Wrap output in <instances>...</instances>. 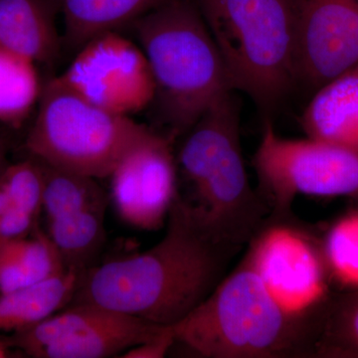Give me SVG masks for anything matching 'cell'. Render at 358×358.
Instances as JSON below:
<instances>
[{"mask_svg":"<svg viewBox=\"0 0 358 358\" xmlns=\"http://www.w3.org/2000/svg\"><path fill=\"white\" fill-rule=\"evenodd\" d=\"M8 243L24 270L29 285L55 277L67 268L50 237L39 229L29 237Z\"/></svg>","mask_w":358,"mask_h":358,"instance_id":"603a6c76","label":"cell"},{"mask_svg":"<svg viewBox=\"0 0 358 358\" xmlns=\"http://www.w3.org/2000/svg\"><path fill=\"white\" fill-rule=\"evenodd\" d=\"M152 248L85 270L71 303H87L162 327L185 319L243 250L211 232L178 195Z\"/></svg>","mask_w":358,"mask_h":358,"instance_id":"6da1fadb","label":"cell"},{"mask_svg":"<svg viewBox=\"0 0 358 358\" xmlns=\"http://www.w3.org/2000/svg\"><path fill=\"white\" fill-rule=\"evenodd\" d=\"M150 129L96 107L56 77L43 86L25 145L32 157L47 166L108 178Z\"/></svg>","mask_w":358,"mask_h":358,"instance_id":"8992f818","label":"cell"},{"mask_svg":"<svg viewBox=\"0 0 358 358\" xmlns=\"http://www.w3.org/2000/svg\"><path fill=\"white\" fill-rule=\"evenodd\" d=\"M61 80L96 107L129 117L154 103L155 84L140 45L119 31L103 33L78 49Z\"/></svg>","mask_w":358,"mask_h":358,"instance_id":"30bf717a","label":"cell"},{"mask_svg":"<svg viewBox=\"0 0 358 358\" xmlns=\"http://www.w3.org/2000/svg\"><path fill=\"white\" fill-rule=\"evenodd\" d=\"M301 124L308 138L358 152V64L313 92Z\"/></svg>","mask_w":358,"mask_h":358,"instance_id":"4fadbf2b","label":"cell"},{"mask_svg":"<svg viewBox=\"0 0 358 358\" xmlns=\"http://www.w3.org/2000/svg\"><path fill=\"white\" fill-rule=\"evenodd\" d=\"M240 109L236 91L225 94L183 136L176 162L188 192L181 199L213 234L245 248L271 209L250 182Z\"/></svg>","mask_w":358,"mask_h":358,"instance_id":"3957f363","label":"cell"},{"mask_svg":"<svg viewBox=\"0 0 358 358\" xmlns=\"http://www.w3.org/2000/svg\"><path fill=\"white\" fill-rule=\"evenodd\" d=\"M176 343L173 327L164 329L157 338L129 348L121 357L124 358H162Z\"/></svg>","mask_w":358,"mask_h":358,"instance_id":"d4e9b609","label":"cell"},{"mask_svg":"<svg viewBox=\"0 0 358 358\" xmlns=\"http://www.w3.org/2000/svg\"><path fill=\"white\" fill-rule=\"evenodd\" d=\"M7 152H8V141H7L6 134L0 131V173L7 166Z\"/></svg>","mask_w":358,"mask_h":358,"instance_id":"4316f807","label":"cell"},{"mask_svg":"<svg viewBox=\"0 0 358 358\" xmlns=\"http://www.w3.org/2000/svg\"><path fill=\"white\" fill-rule=\"evenodd\" d=\"M0 181L13 206L38 217L43 205L44 174L41 162L31 157L4 167Z\"/></svg>","mask_w":358,"mask_h":358,"instance_id":"7402d4cb","label":"cell"},{"mask_svg":"<svg viewBox=\"0 0 358 358\" xmlns=\"http://www.w3.org/2000/svg\"><path fill=\"white\" fill-rule=\"evenodd\" d=\"M129 27L148 59L154 103L173 141L234 91L208 26L190 2L167 0Z\"/></svg>","mask_w":358,"mask_h":358,"instance_id":"277c9868","label":"cell"},{"mask_svg":"<svg viewBox=\"0 0 358 358\" xmlns=\"http://www.w3.org/2000/svg\"><path fill=\"white\" fill-rule=\"evenodd\" d=\"M37 219L29 212L13 205L0 218V244L29 237L37 229Z\"/></svg>","mask_w":358,"mask_h":358,"instance_id":"cb8c5ba5","label":"cell"},{"mask_svg":"<svg viewBox=\"0 0 358 358\" xmlns=\"http://www.w3.org/2000/svg\"><path fill=\"white\" fill-rule=\"evenodd\" d=\"M108 178L110 199L122 221L140 230L164 227L179 192L173 138L150 129Z\"/></svg>","mask_w":358,"mask_h":358,"instance_id":"8fae6325","label":"cell"},{"mask_svg":"<svg viewBox=\"0 0 358 358\" xmlns=\"http://www.w3.org/2000/svg\"><path fill=\"white\" fill-rule=\"evenodd\" d=\"M265 122L253 166L271 213L293 212L299 195L358 199V152L308 136L285 138Z\"/></svg>","mask_w":358,"mask_h":358,"instance_id":"ba28073f","label":"cell"},{"mask_svg":"<svg viewBox=\"0 0 358 358\" xmlns=\"http://www.w3.org/2000/svg\"><path fill=\"white\" fill-rule=\"evenodd\" d=\"M167 327L93 303H71L15 333L13 343L35 358L113 357L157 338Z\"/></svg>","mask_w":358,"mask_h":358,"instance_id":"9c48e42d","label":"cell"},{"mask_svg":"<svg viewBox=\"0 0 358 358\" xmlns=\"http://www.w3.org/2000/svg\"><path fill=\"white\" fill-rule=\"evenodd\" d=\"M11 206H13V202H11L8 192H7L6 188L4 187V185L0 181V218L6 214V212Z\"/></svg>","mask_w":358,"mask_h":358,"instance_id":"484cf974","label":"cell"},{"mask_svg":"<svg viewBox=\"0 0 358 358\" xmlns=\"http://www.w3.org/2000/svg\"><path fill=\"white\" fill-rule=\"evenodd\" d=\"M106 209L92 208L48 221V236L62 257L66 268L87 270L86 266L105 240Z\"/></svg>","mask_w":358,"mask_h":358,"instance_id":"ac0fdd59","label":"cell"},{"mask_svg":"<svg viewBox=\"0 0 358 358\" xmlns=\"http://www.w3.org/2000/svg\"><path fill=\"white\" fill-rule=\"evenodd\" d=\"M42 91L36 63L0 49V124L20 129L38 106Z\"/></svg>","mask_w":358,"mask_h":358,"instance_id":"e0dca14e","label":"cell"},{"mask_svg":"<svg viewBox=\"0 0 358 358\" xmlns=\"http://www.w3.org/2000/svg\"><path fill=\"white\" fill-rule=\"evenodd\" d=\"M83 272L67 268L55 277L0 294V331L17 333L68 307Z\"/></svg>","mask_w":358,"mask_h":358,"instance_id":"9a60e30c","label":"cell"},{"mask_svg":"<svg viewBox=\"0 0 358 358\" xmlns=\"http://www.w3.org/2000/svg\"><path fill=\"white\" fill-rule=\"evenodd\" d=\"M167 0H60L68 44L79 49L103 34L119 31Z\"/></svg>","mask_w":358,"mask_h":358,"instance_id":"2e32d148","label":"cell"},{"mask_svg":"<svg viewBox=\"0 0 358 358\" xmlns=\"http://www.w3.org/2000/svg\"><path fill=\"white\" fill-rule=\"evenodd\" d=\"M0 49L38 63H50L60 40L45 0H0Z\"/></svg>","mask_w":358,"mask_h":358,"instance_id":"5bb4252c","label":"cell"},{"mask_svg":"<svg viewBox=\"0 0 358 358\" xmlns=\"http://www.w3.org/2000/svg\"><path fill=\"white\" fill-rule=\"evenodd\" d=\"M296 85L315 92L358 64V0H294Z\"/></svg>","mask_w":358,"mask_h":358,"instance_id":"7c38bea8","label":"cell"},{"mask_svg":"<svg viewBox=\"0 0 358 358\" xmlns=\"http://www.w3.org/2000/svg\"><path fill=\"white\" fill-rule=\"evenodd\" d=\"M41 164L44 174L42 211L48 221L85 209H106L110 197L96 178L56 169L43 162Z\"/></svg>","mask_w":358,"mask_h":358,"instance_id":"d6986e66","label":"cell"},{"mask_svg":"<svg viewBox=\"0 0 358 358\" xmlns=\"http://www.w3.org/2000/svg\"><path fill=\"white\" fill-rule=\"evenodd\" d=\"M173 329L201 357L303 358L315 357L320 324L285 310L243 256Z\"/></svg>","mask_w":358,"mask_h":358,"instance_id":"7a4b0ae2","label":"cell"},{"mask_svg":"<svg viewBox=\"0 0 358 358\" xmlns=\"http://www.w3.org/2000/svg\"><path fill=\"white\" fill-rule=\"evenodd\" d=\"M9 350L8 346H7L6 343L0 341V358H4L8 357Z\"/></svg>","mask_w":358,"mask_h":358,"instance_id":"83f0119b","label":"cell"},{"mask_svg":"<svg viewBox=\"0 0 358 358\" xmlns=\"http://www.w3.org/2000/svg\"><path fill=\"white\" fill-rule=\"evenodd\" d=\"M232 89L263 114L296 86L294 0H200Z\"/></svg>","mask_w":358,"mask_h":358,"instance_id":"5b68a950","label":"cell"},{"mask_svg":"<svg viewBox=\"0 0 358 358\" xmlns=\"http://www.w3.org/2000/svg\"><path fill=\"white\" fill-rule=\"evenodd\" d=\"M322 245L334 286L341 291L358 289V207L327 228Z\"/></svg>","mask_w":358,"mask_h":358,"instance_id":"44dd1931","label":"cell"},{"mask_svg":"<svg viewBox=\"0 0 358 358\" xmlns=\"http://www.w3.org/2000/svg\"><path fill=\"white\" fill-rule=\"evenodd\" d=\"M315 357L358 358V289L336 292L331 296Z\"/></svg>","mask_w":358,"mask_h":358,"instance_id":"ffe728a7","label":"cell"},{"mask_svg":"<svg viewBox=\"0 0 358 358\" xmlns=\"http://www.w3.org/2000/svg\"><path fill=\"white\" fill-rule=\"evenodd\" d=\"M245 258L292 315L322 326L334 291L322 236L293 212L270 213L246 246Z\"/></svg>","mask_w":358,"mask_h":358,"instance_id":"52a82bcc","label":"cell"}]
</instances>
